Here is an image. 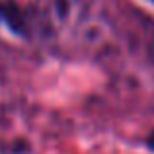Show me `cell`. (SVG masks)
Returning a JSON list of instances; mask_svg holds the SVG:
<instances>
[{
	"mask_svg": "<svg viewBox=\"0 0 154 154\" xmlns=\"http://www.w3.org/2000/svg\"><path fill=\"white\" fill-rule=\"evenodd\" d=\"M152 2H154V0H152Z\"/></svg>",
	"mask_w": 154,
	"mask_h": 154,
	"instance_id": "cell-2",
	"label": "cell"
},
{
	"mask_svg": "<svg viewBox=\"0 0 154 154\" xmlns=\"http://www.w3.org/2000/svg\"><path fill=\"white\" fill-rule=\"evenodd\" d=\"M146 144H148V148H152V150H154V135H150V137H148Z\"/></svg>",
	"mask_w": 154,
	"mask_h": 154,
	"instance_id": "cell-1",
	"label": "cell"
}]
</instances>
